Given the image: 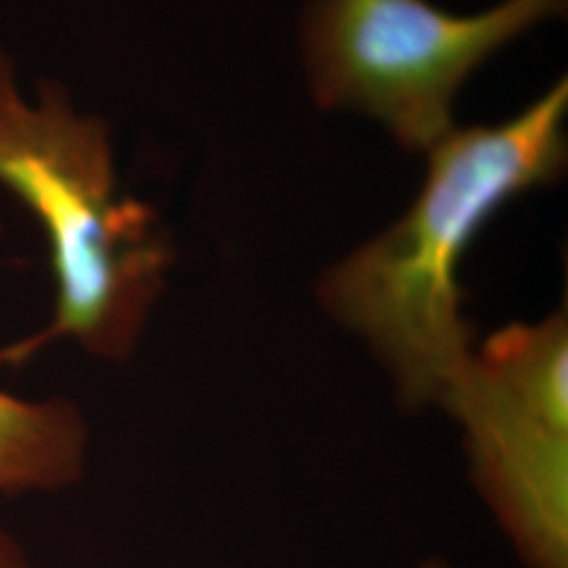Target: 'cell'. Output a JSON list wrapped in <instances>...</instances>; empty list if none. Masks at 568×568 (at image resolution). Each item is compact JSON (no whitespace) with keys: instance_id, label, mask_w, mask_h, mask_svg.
Wrapping results in <instances>:
<instances>
[{"instance_id":"obj_7","label":"cell","mask_w":568,"mask_h":568,"mask_svg":"<svg viewBox=\"0 0 568 568\" xmlns=\"http://www.w3.org/2000/svg\"><path fill=\"white\" fill-rule=\"evenodd\" d=\"M415 568H455L448 565L447 560H443V558H429V560H424V562H419Z\"/></svg>"},{"instance_id":"obj_5","label":"cell","mask_w":568,"mask_h":568,"mask_svg":"<svg viewBox=\"0 0 568 568\" xmlns=\"http://www.w3.org/2000/svg\"><path fill=\"white\" fill-rule=\"evenodd\" d=\"M89 427L65 398L26 400L0 389V493H55L81 483Z\"/></svg>"},{"instance_id":"obj_3","label":"cell","mask_w":568,"mask_h":568,"mask_svg":"<svg viewBox=\"0 0 568 568\" xmlns=\"http://www.w3.org/2000/svg\"><path fill=\"white\" fill-rule=\"evenodd\" d=\"M440 405L466 436L474 483L527 568H568V321L490 335Z\"/></svg>"},{"instance_id":"obj_2","label":"cell","mask_w":568,"mask_h":568,"mask_svg":"<svg viewBox=\"0 0 568 568\" xmlns=\"http://www.w3.org/2000/svg\"><path fill=\"white\" fill-rule=\"evenodd\" d=\"M0 183L41 222L55 276L49 325L0 347V365H23L60 339L126 361L163 293L169 241L148 204L119 192L105 124L77 114L58 84L28 105L2 51Z\"/></svg>"},{"instance_id":"obj_6","label":"cell","mask_w":568,"mask_h":568,"mask_svg":"<svg viewBox=\"0 0 568 568\" xmlns=\"http://www.w3.org/2000/svg\"><path fill=\"white\" fill-rule=\"evenodd\" d=\"M0 568H37L4 528H0Z\"/></svg>"},{"instance_id":"obj_4","label":"cell","mask_w":568,"mask_h":568,"mask_svg":"<svg viewBox=\"0 0 568 568\" xmlns=\"http://www.w3.org/2000/svg\"><path fill=\"white\" fill-rule=\"evenodd\" d=\"M567 0H506L457 18L426 0H314L305 18L310 87L323 108L384 122L408 150L429 152L455 129L450 108L467 74Z\"/></svg>"},{"instance_id":"obj_1","label":"cell","mask_w":568,"mask_h":568,"mask_svg":"<svg viewBox=\"0 0 568 568\" xmlns=\"http://www.w3.org/2000/svg\"><path fill=\"white\" fill-rule=\"evenodd\" d=\"M567 108L560 81L514 121L453 129L427 152L426 183L405 215L326 272V310L365 339L408 405H440L474 349L464 255L504 204L560 175Z\"/></svg>"}]
</instances>
